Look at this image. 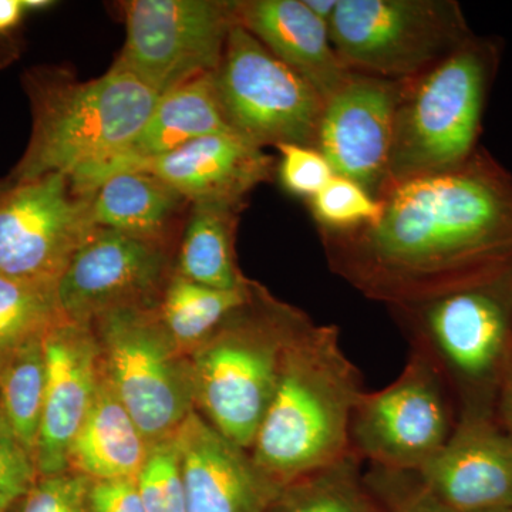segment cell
Returning a JSON list of instances; mask_svg holds the SVG:
<instances>
[{
	"instance_id": "obj_4",
	"label": "cell",
	"mask_w": 512,
	"mask_h": 512,
	"mask_svg": "<svg viewBox=\"0 0 512 512\" xmlns=\"http://www.w3.org/2000/svg\"><path fill=\"white\" fill-rule=\"evenodd\" d=\"M305 316L252 281L248 301L191 352L195 410L245 450L254 444L286 345Z\"/></svg>"
},
{
	"instance_id": "obj_18",
	"label": "cell",
	"mask_w": 512,
	"mask_h": 512,
	"mask_svg": "<svg viewBox=\"0 0 512 512\" xmlns=\"http://www.w3.org/2000/svg\"><path fill=\"white\" fill-rule=\"evenodd\" d=\"M188 512H266L278 494L251 454L214 429L197 410L174 434Z\"/></svg>"
},
{
	"instance_id": "obj_23",
	"label": "cell",
	"mask_w": 512,
	"mask_h": 512,
	"mask_svg": "<svg viewBox=\"0 0 512 512\" xmlns=\"http://www.w3.org/2000/svg\"><path fill=\"white\" fill-rule=\"evenodd\" d=\"M245 207L247 202H191L175 252V274L224 291L245 288L249 279L235 259L239 218Z\"/></svg>"
},
{
	"instance_id": "obj_38",
	"label": "cell",
	"mask_w": 512,
	"mask_h": 512,
	"mask_svg": "<svg viewBox=\"0 0 512 512\" xmlns=\"http://www.w3.org/2000/svg\"><path fill=\"white\" fill-rule=\"evenodd\" d=\"M22 45L20 42H9V40H0V69L9 66L20 56Z\"/></svg>"
},
{
	"instance_id": "obj_22",
	"label": "cell",
	"mask_w": 512,
	"mask_h": 512,
	"mask_svg": "<svg viewBox=\"0 0 512 512\" xmlns=\"http://www.w3.org/2000/svg\"><path fill=\"white\" fill-rule=\"evenodd\" d=\"M151 447L103 375L92 409L70 447L69 470L92 481L136 478Z\"/></svg>"
},
{
	"instance_id": "obj_9",
	"label": "cell",
	"mask_w": 512,
	"mask_h": 512,
	"mask_svg": "<svg viewBox=\"0 0 512 512\" xmlns=\"http://www.w3.org/2000/svg\"><path fill=\"white\" fill-rule=\"evenodd\" d=\"M126 42L114 66L158 96L215 73L237 20V0H128Z\"/></svg>"
},
{
	"instance_id": "obj_21",
	"label": "cell",
	"mask_w": 512,
	"mask_h": 512,
	"mask_svg": "<svg viewBox=\"0 0 512 512\" xmlns=\"http://www.w3.org/2000/svg\"><path fill=\"white\" fill-rule=\"evenodd\" d=\"M191 202L160 178L123 171L101 180L90 194L96 228L178 247Z\"/></svg>"
},
{
	"instance_id": "obj_6",
	"label": "cell",
	"mask_w": 512,
	"mask_h": 512,
	"mask_svg": "<svg viewBox=\"0 0 512 512\" xmlns=\"http://www.w3.org/2000/svg\"><path fill=\"white\" fill-rule=\"evenodd\" d=\"M330 40L350 72L406 82L474 35L454 0H338Z\"/></svg>"
},
{
	"instance_id": "obj_34",
	"label": "cell",
	"mask_w": 512,
	"mask_h": 512,
	"mask_svg": "<svg viewBox=\"0 0 512 512\" xmlns=\"http://www.w3.org/2000/svg\"><path fill=\"white\" fill-rule=\"evenodd\" d=\"M26 15L23 0H0V40L20 42L19 29Z\"/></svg>"
},
{
	"instance_id": "obj_12",
	"label": "cell",
	"mask_w": 512,
	"mask_h": 512,
	"mask_svg": "<svg viewBox=\"0 0 512 512\" xmlns=\"http://www.w3.org/2000/svg\"><path fill=\"white\" fill-rule=\"evenodd\" d=\"M96 229L90 195L66 174L0 187V275L22 281H59Z\"/></svg>"
},
{
	"instance_id": "obj_24",
	"label": "cell",
	"mask_w": 512,
	"mask_h": 512,
	"mask_svg": "<svg viewBox=\"0 0 512 512\" xmlns=\"http://www.w3.org/2000/svg\"><path fill=\"white\" fill-rule=\"evenodd\" d=\"M251 284L249 281L245 288L224 291L188 281L174 272L161 296L158 316L178 348L190 356L248 301Z\"/></svg>"
},
{
	"instance_id": "obj_16",
	"label": "cell",
	"mask_w": 512,
	"mask_h": 512,
	"mask_svg": "<svg viewBox=\"0 0 512 512\" xmlns=\"http://www.w3.org/2000/svg\"><path fill=\"white\" fill-rule=\"evenodd\" d=\"M417 474L454 512L512 507V434L481 410H468Z\"/></svg>"
},
{
	"instance_id": "obj_2",
	"label": "cell",
	"mask_w": 512,
	"mask_h": 512,
	"mask_svg": "<svg viewBox=\"0 0 512 512\" xmlns=\"http://www.w3.org/2000/svg\"><path fill=\"white\" fill-rule=\"evenodd\" d=\"M363 394L338 326L306 315L286 345L274 397L249 450L276 493L352 453L350 430Z\"/></svg>"
},
{
	"instance_id": "obj_27",
	"label": "cell",
	"mask_w": 512,
	"mask_h": 512,
	"mask_svg": "<svg viewBox=\"0 0 512 512\" xmlns=\"http://www.w3.org/2000/svg\"><path fill=\"white\" fill-rule=\"evenodd\" d=\"M63 319L55 282L0 275V366Z\"/></svg>"
},
{
	"instance_id": "obj_29",
	"label": "cell",
	"mask_w": 512,
	"mask_h": 512,
	"mask_svg": "<svg viewBox=\"0 0 512 512\" xmlns=\"http://www.w3.org/2000/svg\"><path fill=\"white\" fill-rule=\"evenodd\" d=\"M137 483L146 512H188L174 436L151 447Z\"/></svg>"
},
{
	"instance_id": "obj_19",
	"label": "cell",
	"mask_w": 512,
	"mask_h": 512,
	"mask_svg": "<svg viewBox=\"0 0 512 512\" xmlns=\"http://www.w3.org/2000/svg\"><path fill=\"white\" fill-rule=\"evenodd\" d=\"M237 20L325 101L352 76L333 49L329 26L305 0H237Z\"/></svg>"
},
{
	"instance_id": "obj_31",
	"label": "cell",
	"mask_w": 512,
	"mask_h": 512,
	"mask_svg": "<svg viewBox=\"0 0 512 512\" xmlns=\"http://www.w3.org/2000/svg\"><path fill=\"white\" fill-rule=\"evenodd\" d=\"M90 481L70 470L39 477L10 512H90Z\"/></svg>"
},
{
	"instance_id": "obj_26",
	"label": "cell",
	"mask_w": 512,
	"mask_h": 512,
	"mask_svg": "<svg viewBox=\"0 0 512 512\" xmlns=\"http://www.w3.org/2000/svg\"><path fill=\"white\" fill-rule=\"evenodd\" d=\"M355 451L332 466L299 478L275 495L266 512H379L360 476Z\"/></svg>"
},
{
	"instance_id": "obj_28",
	"label": "cell",
	"mask_w": 512,
	"mask_h": 512,
	"mask_svg": "<svg viewBox=\"0 0 512 512\" xmlns=\"http://www.w3.org/2000/svg\"><path fill=\"white\" fill-rule=\"evenodd\" d=\"M318 231H349L372 224L382 204L355 181L333 175L328 184L308 201Z\"/></svg>"
},
{
	"instance_id": "obj_41",
	"label": "cell",
	"mask_w": 512,
	"mask_h": 512,
	"mask_svg": "<svg viewBox=\"0 0 512 512\" xmlns=\"http://www.w3.org/2000/svg\"><path fill=\"white\" fill-rule=\"evenodd\" d=\"M2 184H3V180H0V187H2Z\"/></svg>"
},
{
	"instance_id": "obj_1",
	"label": "cell",
	"mask_w": 512,
	"mask_h": 512,
	"mask_svg": "<svg viewBox=\"0 0 512 512\" xmlns=\"http://www.w3.org/2000/svg\"><path fill=\"white\" fill-rule=\"evenodd\" d=\"M377 200L372 224L318 231L330 271L366 298L413 305L511 271L512 174L485 148Z\"/></svg>"
},
{
	"instance_id": "obj_14",
	"label": "cell",
	"mask_w": 512,
	"mask_h": 512,
	"mask_svg": "<svg viewBox=\"0 0 512 512\" xmlns=\"http://www.w3.org/2000/svg\"><path fill=\"white\" fill-rule=\"evenodd\" d=\"M403 82L352 72L325 101L318 150L340 177L377 198L386 184Z\"/></svg>"
},
{
	"instance_id": "obj_17",
	"label": "cell",
	"mask_w": 512,
	"mask_h": 512,
	"mask_svg": "<svg viewBox=\"0 0 512 512\" xmlns=\"http://www.w3.org/2000/svg\"><path fill=\"white\" fill-rule=\"evenodd\" d=\"M276 167L275 158L264 148L237 133H221L197 138L163 156L133 161L110 175L123 171L154 175L190 202H247L251 191L272 180Z\"/></svg>"
},
{
	"instance_id": "obj_39",
	"label": "cell",
	"mask_w": 512,
	"mask_h": 512,
	"mask_svg": "<svg viewBox=\"0 0 512 512\" xmlns=\"http://www.w3.org/2000/svg\"><path fill=\"white\" fill-rule=\"evenodd\" d=\"M55 2L50 0H23V6H25L26 12H32V10H45L52 8Z\"/></svg>"
},
{
	"instance_id": "obj_32",
	"label": "cell",
	"mask_w": 512,
	"mask_h": 512,
	"mask_svg": "<svg viewBox=\"0 0 512 512\" xmlns=\"http://www.w3.org/2000/svg\"><path fill=\"white\" fill-rule=\"evenodd\" d=\"M35 457L26 450L0 414V512H10L35 485Z\"/></svg>"
},
{
	"instance_id": "obj_25",
	"label": "cell",
	"mask_w": 512,
	"mask_h": 512,
	"mask_svg": "<svg viewBox=\"0 0 512 512\" xmlns=\"http://www.w3.org/2000/svg\"><path fill=\"white\" fill-rule=\"evenodd\" d=\"M46 390L45 336L32 340L0 366V414L35 457Z\"/></svg>"
},
{
	"instance_id": "obj_40",
	"label": "cell",
	"mask_w": 512,
	"mask_h": 512,
	"mask_svg": "<svg viewBox=\"0 0 512 512\" xmlns=\"http://www.w3.org/2000/svg\"><path fill=\"white\" fill-rule=\"evenodd\" d=\"M484 512H512V507L498 508V510L484 511Z\"/></svg>"
},
{
	"instance_id": "obj_7",
	"label": "cell",
	"mask_w": 512,
	"mask_h": 512,
	"mask_svg": "<svg viewBox=\"0 0 512 512\" xmlns=\"http://www.w3.org/2000/svg\"><path fill=\"white\" fill-rule=\"evenodd\" d=\"M103 375L151 446L171 439L194 412L190 356L157 309L128 308L94 320Z\"/></svg>"
},
{
	"instance_id": "obj_35",
	"label": "cell",
	"mask_w": 512,
	"mask_h": 512,
	"mask_svg": "<svg viewBox=\"0 0 512 512\" xmlns=\"http://www.w3.org/2000/svg\"><path fill=\"white\" fill-rule=\"evenodd\" d=\"M393 512H454L420 483L416 490L403 498Z\"/></svg>"
},
{
	"instance_id": "obj_13",
	"label": "cell",
	"mask_w": 512,
	"mask_h": 512,
	"mask_svg": "<svg viewBox=\"0 0 512 512\" xmlns=\"http://www.w3.org/2000/svg\"><path fill=\"white\" fill-rule=\"evenodd\" d=\"M177 247L96 228L56 284L64 318L90 326L106 313L157 309L171 275Z\"/></svg>"
},
{
	"instance_id": "obj_11",
	"label": "cell",
	"mask_w": 512,
	"mask_h": 512,
	"mask_svg": "<svg viewBox=\"0 0 512 512\" xmlns=\"http://www.w3.org/2000/svg\"><path fill=\"white\" fill-rule=\"evenodd\" d=\"M451 427L443 377L417 346L394 382L363 394L353 414V451L393 473H419L439 453Z\"/></svg>"
},
{
	"instance_id": "obj_30",
	"label": "cell",
	"mask_w": 512,
	"mask_h": 512,
	"mask_svg": "<svg viewBox=\"0 0 512 512\" xmlns=\"http://www.w3.org/2000/svg\"><path fill=\"white\" fill-rule=\"evenodd\" d=\"M276 150L281 154L276 175L282 187L295 197L311 200L335 175L328 158L316 147L282 144Z\"/></svg>"
},
{
	"instance_id": "obj_5",
	"label": "cell",
	"mask_w": 512,
	"mask_h": 512,
	"mask_svg": "<svg viewBox=\"0 0 512 512\" xmlns=\"http://www.w3.org/2000/svg\"><path fill=\"white\" fill-rule=\"evenodd\" d=\"M501 57L500 40L473 35L443 62L403 82L384 185L451 170L476 153Z\"/></svg>"
},
{
	"instance_id": "obj_15",
	"label": "cell",
	"mask_w": 512,
	"mask_h": 512,
	"mask_svg": "<svg viewBox=\"0 0 512 512\" xmlns=\"http://www.w3.org/2000/svg\"><path fill=\"white\" fill-rule=\"evenodd\" d=\"M46 390L35 450L39 477L69 471V451L92 409L103 367L93 329L64 318L47 332Z\"/></svg>"
},
{
	"instance_id": "obj_36",
	"label": "cell",
	"mask_w": 512,
	"mask_h": 512,
	"mask_svg": "<svg viewBox=\"0 0 512 512\" xmlns=\"http://www.w3.org/2000/svg\"><path fill=\"white\" fill-rule=\"evenodd\" d=\"M500 416L504 429L512 434V356L500 380Z\"/></svg>"
},
{
	"instance_id": "obj_10",
	"label": "cell",
	"mask_w": 512,
	"mask_h": 512,
	"mask_svg": "<svg viewBox=\"0 0 512 512\" xmlns=\"http://www.w3.org/2000/svg\"><path fill=\"white\" fill-rule=\"evenodd\" d=\"M437 367L468 386L500 382L512 356V269L413 305L390 308Z\"/></svg>"
},
{
	"instance_id": "obj_20",
	"label": "cell",
	"mask_w": 512,
	"mask_h": 512,
	"mask_svg": "<svg viewBox=\"0 0 512 512\" xmlns=\"http://www.w3.org/2000/svg\"><path fill=\"white\" fill-rule=\"evenodd\" d=\"M234 133L225 120L215 73L194 77L158 99L156 107L126 150L87 175L74 188L90 195L117 168L144 158L163 156L184 144L211 134Z\"/></svg>"
},
{
	"instance_id": "obj_8",
	"label": "cell",
	"mask_w": 512,
	"mask_h": 512,
	"mask_svg": "<svg viewBox=\"0 0 512 512\" xmlns=\"http://www.w3.org/2000/svg\"><path fill=\"white\" fill-rule=\"evenodd\" d=\"M215 86L228 126L255 146H318L325 100L238 22Z\"/></svg>"
},
{
	"instance_id": "obj_33",
	"label": "cell",
	"mask_w": 512,
	"mask_h": 512,
	"mask_svg": "<svg viewBox=\"0 0 512 512\" xmlns=\"http://www.w3.org/2000/svg\"><path fill=\"white\" fill-rule=\"evenodd\" d=\"M90 512H146L136 478L90 481Z\"/></svg>"
},
{
	"instance_id": "obj_3",
	"label": "cell",
	"mask_w": 512,
	"mask_h": 512,
	"mask_svg": "<svg viewBox=\"0 0 512 512\" xmlns=\"http://www.w3.org/2000/svg\"><path fill=\"white\" fill-rule=\"evenodd\" d=\"M22 84L32 133L9 174L12 183L49 174H66L79 183L130 146L160 99L114 64L89 82L63 67L37 66L23 74Z\"/></svg>"
},
{
	"instance_id": "obj_37",
	"label": "cell",
	"mask_w": 512,
	"mask_h": 512,
	"mask_svg": "<svg viewBox=\"0 0 512 512\" xmlns=\"http://www.w3.org/2000/svg\"><path fill=\"white\" fill-rule=\"evenodd\" d=\"M305 3L316 18L322 20L326 25H330L336 12V6H338V0H305Z\"/></svg>"
}]
</instances>
